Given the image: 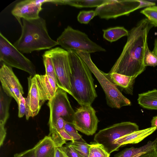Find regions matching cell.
Returning a JSON list of instances; mask_svg holds the SVG:
<instances>
[{"label":"cell","mask_w":157,"mask_h":157,"mask_svg":"<svg viewBox=\"0 0 157 157\" xmlns=\"http://www.w3.org/2000/svg\"><path fill=\"white\" fill-rule=\"evenodd\" d=\"M153 27L145 18L128 31L122 52L109 73L137 77L145 70L144 59L148 35Z\"/></svg>","instance_id":"cell-1"},{"label":"cell","mask_w":157,"mask_h":157,"mask_svg":"<svg viewBox=\"0 0 157 157\" xmlns=\"http://www.w3.org/2000/svg\"><path fill=\"white\" fill-rule=\"evenodd\" d=\"M68 51L71 70V96L80 105H91L97 96L91 71L74 50Z\"/></svg>","instance_id":"cell-2"},{"label":"cell","mask_w":157,"mask_h":157,"mask_svg":"<svg viewBox=\"0 0 157 157\" xmlns=\"http://www.w3.org/2000/svg\"><path fill=\"white\" fill-rule=\"evenodd\" d=\"M20 37L13 44L22 53L50 49L59 45L49 36L46 21L43 18L30 20L22 19Z\"/></svg>","instance_id":"cell-3"},{"label":"cell","mask_w":157,"mask_h":157,"mask_svg":"<svg viewBox=\"0 0 157 157\" xmlns=\"http://www.w3.org/2000/svg\"><path fill=\"white\" fill-rule=\"evenodd\" d=\"M83 60L94 75L103 90L107 104L112 108L120 109L131 105L130 101L125 97L93 62L90 53L74 51Z\"/></svg>","instance_id":"cell-4"},{"label":"cell","mask_w":157,"mask_h":157,"mask_svg":"<svg viewBox=\"0 0 157 157\" xmlns=\"http://www.w3.org/2000/svg\"><path fill=\"white\" fill-rule=\"evenodd\" d=\"M57 41L67 51L72 50L90 53L106 51L105 49L91 40L85 33L69 26L65 29Z\"/></svg>","instance_id":"cell-5"},{"label":"cell","mask_w":157,"mask_h":157,"mask_svg":"<svg viewBox=\"0 0 157 157\" xmlns=\"http://www.w3.org/2000/svg\"><path fill=\"white\" fill-rule=\"evenodd\" d=\"M43 55L50 57L52 60L59 88L71 95V70L68 51L60 47H56L46 51Z\"/></svg>","instance_id":"cell-6"},{"label":"cell","mask_w":157,"mask_h":157,"mask_svg":"<svg viewBox=\"0 0 157 157\" xmlns=\"http://www.w3.org/2000/svg\"><path fill=\"white\" fill-rule=\"evenodd\" d=\"M139 130L138 126L135 123L129 121L122 122L100 130L95 135L94 140L101 144L110 154L118 151L120 147L114 143V140Z\"/></svg>","instance_id":"cell-7"},{"label":"cell","mask_w":157,"mask_h":157,"mask_svg":"<svg viewBox=\"0 0 157 157\" xmlns=\"http://www.w3.org/2000/svg\"><path fill=\"white\" fill-rule=\"evenodd\" d=\"M0 61L9 67L25 71L32 76L36 74L35 67L32 62L1 33H0Z\"/></svg>","instance_id":"cell-8"},{"label":"cell","mask_w":157,"mask_h":157,"mask_svg":"<svg viewBox=\"0 0 157 157\" xmlns=\"http://www.w3.org/2000/svg\"><path fill=\"white\" fill-rule=\"evenodd\" d=\"M48 105L50 111L49 131L54 128L60 117L66 122L73 123L75 112L71 105L67 93L64 90L58 88L54 97L49 100Z\"/></svg>","instance_id":"cell-9"},{"label":"cell","mask_w":157,"mask_h":157,"mask_svg":"<svg viewBox=\"0 0 157 157\" xmlns=\"http://www.w3.org/2000/svg\"><path fill=\"white\" fill-rule=\"evenodd\" d=\"M140 5L139 0H111L96 7L95 11L100 18L108 20L128 15L139 9Z\"/></svg>","instance_id":"cell-10"},{"label":"cell","mask_w":157,"mask_h":157,"mask_svg":"<svg viewBox=\"0 0 157 157\" xmlns=\"http://www.w3.org/2000/svg\"><path fill=\"white\" fill-rule=\"evenodd\" d=\"M99 121L90 105H80L75 112L73 124L77 130L88 136L96 132Z\"/></svg>","instance_id":"cell-11"},{"label":"cell","mask_w":157,"mask_h":157,"mask_svg":"<svg viewBox=\"0 0 157 157\" xmlns=\"http://www.w3.org/2000/svg\"><path fill=\"white\" fill-rule=\"evenodd\" d=\"M2 88L8 96L13 98L18 104L20 96L24 94L23 87L11 67L2 63L0 69Z\"/></svg>","instance_id":"cell-12"},{"label":"cell","mask_w":157,"mask_h":157,"mask_svg":"<svg viewBox=\"0 0 157 157\" xmlns=\"http://www.w3.org/2000/svg\"><path fill=\"white\" fill-rule=\"evenodd\" d=\"M48 0H25L17 3L11 11L12 14L20 21L22 18L30 20L38 18L43 3Z\"/></svg>","instance_id":"cell-13"},{"label":"cell","mask_w":157,"mask_h":157,"mask_svg":"<svg viewBox=\"0 0 157 157\" xmlns=\"http://www.w3.org/2000/svg\"><path fill=\"white\" fill-rule=\"evenodd\" d=\"M28 92L26 98V118L28 120L30 117L36 116L39 113L42 102L36 78L30 76L28 78Z\"/></svg>","instance_id":"cell-14"},{"label":"cell","mask_w":157,"mask_h":157,"mask_svg":"<svg viewBox=\"0 0 157 157\" xmlns=\"http://www.w3.org/2000/svg\"><path fill=\"white\" fill-rule=\"evenodd\" d=\"M35 77L39 89L42 102L52 99L59 88L54 79L45 74H36Z\"/></svg>","instance_id":"cell-15"},{"label":"cell","mask_w":157,"mask_h":157,"mask_svg":"<svg viewBox=\"0 0 157 157\" xmlns=\"http://www.w3.org/2000/svg\"><path fill=\"white\" fill-rule=\"evenodd\" d=\"M156 129L155 127H151L139 130L117 139L113 143L120 147L128 144H137L153 133Z\"/></svg>","instance_id":"cell-16"},{"label":"cell","mask_w":157,"mask_h":157,"mask_svg":"<svg viewBox=\"0 0 157 157\" xmlns=\"http://www.w3.org/2000/svg\"><path fill=\"white\" fill-rule=\"evenodd\" d=\"M105 75L116 86H118L127 93L133 94V86L137 76L130 77L116 73H105Z\"/></svg>","instance_id":"cell-17"},{"label":"cell","mask_w":157,"mask_h":157,"mask_svg":"<svg viewBox=\"0 0 157 157\" xmlns=\"http://www.w3.org/2000/svg\"><path fill=\"white\" fill-rule=\"evenodd\" d=\"M157 149V137L153 141H149L145 145L139 147L126 148L116 154L113 157H139Z\"/></svg>","instance_id":"cell-18"},{"label":"cell","mask_w":157,"mask_h":157,"mask_svg":"<svg viewBox=\"0 0 157 157\" xmlns=\"http://www.w3.org/2000/svg\"><path fill=\"white\" fill-rule=\"evenodd\" d=\"M56 147L50 136H45L33 147L36 157H55Z\"/></svg>","instance_id":"cell-19"},{"label":"cell","mask_w":157,"mask_h":157,"mask_svg":"<svg viewBox=\"0 0 157 157\" xmlns=\"http://www.w3.org/2000/svg\"><path fill=\"white\" fill-rule=\"evenodd\" d=\"M111 0H49L48 2L67 5L77 8L98 7Z\"/></svg>","instance_id":"cell-20"},{"label":"cell","mask_w":157,"mask_h":157,"mask_svg":"<svg viewBox=\"0 0 157 157\" xmlns=\"http://www.w3.org/2000/svg\"><path fill=\"white\" fill-rule=\"evenodd\" d=\"M137 101L139 105L144 108L157 110V90L154 89L139 94Z\"/></svg>","instance_id":"cell-21"},{"label":"cell","mask_w":157,"mask_h":157,"mask_svg":"<svg viewBox=\"0 0 157 157\" xmlns=\"http://www.w3.org/2000/svg\"><path fill=\"white\" fill-rule=\"evenodd\" d=\"M12 98L7 95L0 87V126H5L9 116V109Z\"/></svg>","instance_id":"cell-22"},{"label":"cell","mask_w":157,"mask_h":157,"mask_svg":"<svg viewBox=\"0 0 157 157\" xmlns=\"http://www.w3.org/2000/svg\"><path fill=\"white\" fill-rule=\"evenodd\" d=\"M103 38L108 41L112 42L124 36H127L128 31L123 27L110 28L102 30Z\"/></svg>","instance_id":"cell-23"},{"label":"cell","mask_w":157,"mask_h":157,"mask_svg":"<svg viewBox=\"0 0 157 157\" xmlns=\"http://www.w3.org/2000/svg\"><path fill=\"white\" fill-rule=\"evenodd\" d=\"M110 154L101 144L96 143L90 144L88 157H109Z\"/></svg>","instance_id":"cell-24"},{"label":"cell","mask_w":157,"mask_h":157,"mask_svg":"<svg viewBox=\"0 0 157 157\" xmlns=\"http://www.w3.org/2000/svg\"><path fill=\"white\" fill-rule=\"evenodd\" d=\"M78 154L79 157H88L90 144L85 142L71 141L69 143Z\"/></svg>","instance_id":"cell-25"},{"label":"cell","mask_w":157,"mask_h":157,"mask_svg":"<svg viewBox=\"0 0 157 157\" xmlns=\"http://www.w3.org/2000/svg\"><path fill=\"white\" fill-rule=\"evenodd\" d=\"M140 13L144 15L153 26L157 27V6L146 7Z\"/></svg>","instance_id":"cell-26"},{"label":"cell","mask_w":157,"mask_h":157,"mask_svg":"<svg viewBox=\"0 0 157 157\" xmlns=\"http://www.w3.org/2000/svg\"><path fill=\"white\" fill-rule=\"evenodd\" d=\"M145 66L155 67L157 66V56L149 49L147 44L144 59Z\"/></svg>","instance_id":"cell-27"},{"label":"cell","mask_w":157,"mask_h":157,"mask_svg":"<svg viewBox=\"0 0 157 157\" xmlns=\"http://www.w3.org/2000/svg\"><path fill=\"white\" fill-rule=\"evenodd\" d=\"M97 15L95 11H82L78 13L77 18L81 23L87 24L94 17Z\"/></svg>","instance_id":"cell-28"},{"label":"cell","mask_w":157,"mask_h":157,"mask_svg":"<svg viewBox=\"0 0 157 157\" xmlns=\"http://www.w3.org/2000/svg\"><path fill=\"white\" fill-rule=\"evenodd\" d=\"M43 58L45 68V74L52 77L57 84L56 75L52 59L50 57L44 55H43Z\"/></svg>","instance_id":"cell-29"},{"label":"cell","mask_w":157,"mask_h":157,"mask_svg":"<svg viewBox=\"0 0 157 157\" xmlns=\"http://www.w3.org/2000/svg\"><path fill=\"white\" fill-rule=\"evenodd\" d=\"M18 105V116L21 118L25 115L26 112V98H24L22 95L20 96Z\"/></svg>","instance_id":"cell-30"},{"label":"cell","mask_w":157,"mask_h":157,"mask_svg":"<svg viewBox=\"0 0 157 157\" xmlns=\"http://www.w3.org/2000/svg\"><path fill=\"white\" fill-rule=\"evenodd\" d=\"M61 147L68 157H79L74 148L69 143H66L65 145Z\"/></svg>","instance_id":"cell-31"},{"label":"cell","mask_w":157,"mask_h":157,"mask_svg":"<svg viewBox=\"0 0 157 157\" xmlns=\"http://www.w3.org/2000/svg\"><path fill=\"white\" fill-rule=\"evenodd\" d=\"M13 157H36L33 148L21 153H16Z\"/></svg>","instance_id":"cell-32"},{"label":"cell","mask_w":157,"mask_h":157,"mask_svg":"<svg viewBox=\"0 0 157 157\" xmlns=\"http://www.w3.org/2000/svg\"><path fill=\"white\" fill-rule=\"evenodd\" d=\"M64 130L69 134L78 132L73 123L65 122Z\"/></svg>","instance_id":"cell-33"},{"label":"cell","mask_w":157,"mask_h":157,"mask_svg":"<svg viewBox=\"0 0 157 157\" xmlns=\"http://www.w3.org/2000/svg\"><path fill=\"white\" fill-rule=\"evenodd\" d=\"M59 133L61 137L63 140L66 141L70 140L74 141L72 137L64 129L60 131Z\"/></svg>","instance_id":"cell-34"},{"label":"cell","mask_w":157,"mask_h":157,"mask_svg":"<svg viewBox=\"0 0 157 157\" xmlns=\"http://www.w3.org/2000/svg\"><path fill=\"white\" fill-rule=\"evenodd\" d=\"M55 157H68L61 147H56Z\"/></svg>","instance_id":"cell-35"},{"label":"cell","mask_w":157,"mask_h":157,"mask_svg":"<svg viewBox=\"0 0 157 157\" xmlns=\"http://www.w3.org/2000/svg\"><path fill=\"white\" fill-rule=\"evenodd\" d=\"M139 1L140 3L139 9L143 7H147L155 5V3L154 2L140 0H139Z\"/></svg>","instance_id":"cell-36"},{"label":"cell","mask_w":157,"mask_h":157,"mask_svg":"<svg viewBox=\"0 0 157 157\" xmlns=\"http://www.w3.org/2000/svg\"><path fill=\"white\" fill-rule=\"evenodd\" d=\"M139 157H157V149L144 154Z\"/></svg>","instance_id":"cell-37"},{"label":"cell","mask_w":157,"mask_h":157,"mask_svg":"<svg viewBox=\"0 0 157 157\" xmlns=\"http://www.w3.org/2000/svg\"><path fill=\"white\" fill-rule=\"evenodd\" d=\"M151 127H155L157 129V116L154 117L151 121Z\"/></svg>","instance_id":"cell-38"},{"label":"cell","mask_w":157,"mask_h":157,"mask_svg":"<svg viewBox=\"0 0 157 157\" xmlns=\"http://www.w3.org/2000/svg\"><path fill=\"white\" fill-rule=\"evenodd\" d=\"M154 48L152 52L157 56V38L154 40Z\"/></svg>","instance_id":"cell-39"},{"label":"cell","mask_w":157,"mask_h":157,"mask_svg":"<svg viewBox=\"0 0 157 157\" xmlns=\"http://www.w3.org/2000/svg\"></svg>","instance_id":"cell-40"}]
</instances>
